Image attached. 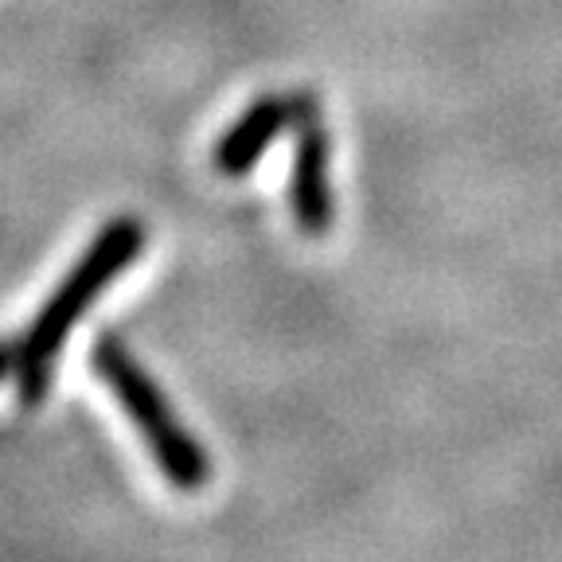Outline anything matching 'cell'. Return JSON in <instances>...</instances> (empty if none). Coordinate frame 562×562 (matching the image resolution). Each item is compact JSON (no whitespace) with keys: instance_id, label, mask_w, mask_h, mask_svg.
Returning <instances> with one entry per match:
<instances>
[{"instance_id":"1","label":"cell","mask_w":562,"mask_h":562,"mask_svg":"<svg viewBox=\"0 0 562 562\" xmlns=\"http://www.w3.org/2000/svg\"><path fill=\"white\" fill-rule=\"evenodd\" d=\"M145 250V223L137 215H114L105 223L90 246L70 266L67 278L55 285V293L35 313L27 333L16 340V403L24 411L44 406L55 379V360L67 348L70 333L82 321L90 305L114 285L117 273H125Z\"/></svg>"},{"instance_id":"2","label":"cell","mask_w":562,"mask_h":562,"mask_svg":"<svg viewBox=\"0 0 562 562\" xmlns=\"http://www.w3.org/2000/svg\"><path fill=\"white\" fill-rule=\"evenodd\" d=\"M90 368L98 371L110 395L133 422V430L140 434L149 457L157 461L160 476L180 492H200L211 481V457L200 446L192 430H188L180 414L172 411L168 395L160 383L140 368V360L125 348L117 333H98L94 348H90Z\"/></svg>"},{"instance_id":"3","label":"cell","mask_w":562,"mask_h":562,"mask_svg":"<svg viewBox=\"0 0 562 562\" xmlns=\"http://www.w3.org/2000/svg\"><path fill=\"white\" fill-rule=\"evenodd\" d=\"M290 207L293 220L305 235H325L333 227V192H328V137L316 122V102L301 114L297 160L290 180Z\"/></svg>"},{"instance_id":"4","label":"cell","mask_w":562,"mask_h":562,"mask_svg":"<svg viewBox=\"0 0 562 562\" xmlns=\"http://www.w3.org/2000/svg\"><path fill=\"white\" fill-rule=\"evenodd\" d=\"M301 105H305V94H297V98L266 94L246 105L243 114H238V122L215 140V153H211L215 172H223V176L250 172V168L258 165V157L266 153V145H270L290 122H297Z\"/></svg>"},{"instance_id":"5","label":"cell","mask_w":562,"mask_h":562,"mask_svg":"<svg viewBox=\"0 0 562 562\" xmlns=\"http://www.w3.org/2000/svg\"><path fill=\"white\" fill-rule=\"evenodd\" d=\"M16 375V340H0V383Z\"/></svg>"}]
</instances>
